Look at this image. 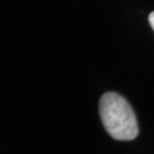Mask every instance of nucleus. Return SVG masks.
<instances>
[{"mask_svg": "<svg viewBox=\"0 0 154 154\" xmlns=\"http://www.w3.org/2000/svg\"><path fill=\"white\" fill-rule=\"evenodd\" d=\"M99 116L105 130L116 140H132L138 135V123L131 106L121 95L104 94L99 100Z\"/></svg>", "mask_w": 154, "mask_h": 154, "instance_id": "f257e3e1", "label": "nucleus"}, {"mask_svg": "<svg viewBox=\"0 0 154 154\" xmlns=\"http://www.w3.org/2000/svg\"><path fill=\"white\" fill-rule=\"evenodd\" d=\"M149 24H151V28L153 29V31H154V11H152V13L149 14Z\"/></svg>", "mask_w": 154, "mask_h": 154, "instance_id": "f03ea898", "label": "nucleus"}]
</instances>
